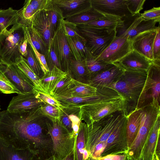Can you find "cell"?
Returning <instances> with one entry per match:
<instances>
[{"mask_svg":"<svg viewBox=\"0 0 160 160\" xmlns=\"http://www.w3.org/2000/svg\"><path fill=\"white\" fill-rule=\"evenodd\" d=\"M39 108L27 112H0V138L17 149L29 148L37 160H45L53 156V143L47 125L49 120Z\"/></svg>","mask_w":160,"mask_h":160,"instance_id":"6da1fadb","label":"cell"},{"mask_svg":"<svg viewBox=\"0 0 160 160\" xmlns=\"http://www.w3.org/2000/svg\"><path fill=\"white\" fill-rule=\"evenodd\" d=\"M147 77V73L125 71L118 80L109 87L122 97L123 110L127 116L137 109Z\"/></svg>","mask_w":160,"mask_h":160,"instance_id":"7a4b0ae2","label":"cell"},{"mask_svg":"<svg viewBox=\"0 0 160 160\" xmlns=\"http://www.w3.org/2000/svg\"><path fill=\"white\" fill-rule=\"evenodd\" d=\"M123 110L108 115L97 121L86 124V148L89 153L97 144L107 142L111 134L123 118Z\"/></svg>","mask_w":160,"mask_h":160,"instance_id":"3957f363","label":"cell"},{"mask_svg":"<svg viewBox=\"0 0 160 160\" xmlns=\"http://www.w3.org/2000/svg\"><path fill=\"white\" fill-rule=\"evenodd\" d=\"M25 29V26L18 23L0 35V63L15 64L22 56L19 47L26 38Z\"/></svg>","mask_w":160,"mask_h":160,"instance_id":"277c9868","label":"cell"},{"mask_svg":"<svg viewBox=\"0 0 160 160\" xmlns=\"http://www.w3.org/2000/svg\"><path fill=\"white\" fill-rule=\"evenodd\" d=\"M76 24L86 41L87 48L95 58L105 50L116 36V30H109L83 24Z\"/></svg>","mask_w":160,"mask_h":160,"instance_id":"5b68a950","label":"cell"},{"mask_svg":"<svg viewBox=\"0 0 160 160\" xmlns=\"http://www.w3.org/2000/svg\"><path fill=\"white\" fill-rule=\"evenodd\" d=\"M141 121L137 135L129 148L128 154L135 160H139L142 151L150 130L160 114L159 104L152 102L140 108Z\"/></svg>","mask_w":160,"mask_h":160,"instance_id":"8992f818","label":"cell"},{"mask_svg":"<svg viewBox=\"0 0 160 160\" xmlns=\"http://www.w3.org/2000/svg\"><path fill=\"white\" fill-rule=\"evenodd\" d=\"M53 143V156L56 160H62L73 149L76 136L70 133L59 120L47 123Z\"/></svg>","mask_w":160,"mask_h":160,"instance_id":"52a82bcc","label":"cell"},{"mask_svg":"<svg viewBox=\"0 0 160 160\" xmlns=\"http://www.w3.org/2000/svg\"><path fill=\"white\" fill-rule=\"evenodd\" d=\"M160 60L152 61L147 72L144 86L139 98L137 108L150 105L152 102L160 104Z\"/></svg>","mask_w":160,"mask_h":160,"instance_id":"ba28073f","label":"cell"},{"mask_svg":"<svg viewBox=\"0 0 160 160\" xmlns=\"http://www.w3.org/2000/svg\"><path fill=\"white\" fill-rule=\"evenodd\" d=\"M123 100L119 99L79 106L81 121L88 124L99 120L116 111L123 110Z\"/></svg>","mask_w":160,"mask_h":160,"instance_id":"9c48e42d","label":"cell"},{"mask_svg":"<svg viewBox=\"0 0 160 160\" xmlns=\"http://www.w3.org/2000/svg\"><path fill=\"white\" fill-rule=\"evenodd\" d=\"M133 50L132 41L125 37L116 36L109 46L95 59L112 64L121 59Z\"/></svg>","mask_w":160,"mask_h":160,"instance_id":"30bf717a","label":"cell"},{"mask_svg":"<svg viewBox=\"0 0 160 160\" xmlns=\"http://www.w3.org/2000/svg\"><path fill=\"white\" fill-rule=\"evenodd\" d=\"M127 116L120 121L107 141V144L101 157L109 154L126 153L128 148L126 136Z\"/></svg>","mask_w":160,"mask_h":160,"instance_id":"8fae6325","label":"cell"},{"mask_svg":"<svg viewBox=\"0 0 160 160\" xmlns=\"http://www.w3.org/2000/svg\"><path fill=\"white\" fill-rule=\"evenodd\" d=\"M0 72L7 78L21 94L38 91L33 83L15 64L0 63Z\"/></svg>","mask_w":160,"mask_h":160,"instance_id":"7c38bea8","label":"cell"},{"mask_svg":"<svg viewBox=\"0 0 160 160\" xmlns=\"http://www.w3.org/2000/svg\"><path fill=\"white\" fill-rule=\"evenodd\" d=\"M152 62L133 49L121 59L112 64L124 71L147 73Z\"/></svg>","mask_w":160,"mask_h":160,"instance_id":"4fadbf2b","label":"cell"},{"mask_svg":"<svg viewBox=\"0 0 160 160\" xmlns=\"http://www.w3.org/2000/svg\"><path fill=\"white\" fill-rule=\"evenodd\" d=\"M92 8L105 14L110 15L122 18L132 15L125 4V0H91Z\"/></svg>","mask_w":160,"mask_h":160,"instance_id":"5bb4252c","label":"cell"},{"mask_svg":"<svg viewBox=\"0 0 160 160\" xmlns=\"http://www.w3.org/2000/svg\"><path fill=\"white\" fill-rule=\"evenodd\" d=\"M37 91L18 94L13 97L7 110L11 112H27L39 107L44 103L36 97Z\"/></svg>","mask_w":160,"mask_h":160,"instance_id":"9a60e30c","label":"cell"},{"mask_svg":"<svg viewBox=\"0 0 160 160\" xmlns=\"http://www.w3.org/2000/svg\"><path fill=\"white\" fill-rule=\"evenodd\" d=\"M62 21L53 38L61 70L66 72L68 62L72 56L63 27Z\"/></svg>","mask_w":160,"mask_h":160,"instance_id":"2e32d148","label":"cell"},{"mask_svg":"<svg viewBox=\"0 0 160 160\" xmlns=\"http://www.w3.org/2000/svg\"><path fill=\"white\" fill-rule=\"evenodd\" d=\"M124 71L118 66L112 64L108 68L91 78L88 84L95 88L109 87L116 82Z\"/></svg>","mask_w":160,"mask_h":160,"instance_id":"e0dca14e","label":"cell"},{"mask_svg":"<svg viewBox=\"0 0 160 160\" xmlns=\"http://www.w3.org/2000/svg\"><path fill=\"white\" fill-rule=\"evenodd\" d=\"M158 28L142 33L135 37L131 41L133 49L151 61H153V45Z\"/></svg>","mask_w":160,"mask_h":160,"instance_id":"ac0fdd59","label":"cell"},{"mask_svg":"<svg viewBox=\"0 0 160 160\" xmlns=\"http://www.w3.org/2000/svg\"><path fill=\"white\" fill-rule=\"evenodd\" d=\"M62 11L64 19L92 7L91 0H51Z\"/></svg>","mask_w":160,"mask_h":160,"instance_id":"d6986e66","label":"cell"},{"mask_svg":"<svg viewBox=\"0 0 160 160\" xmlns=\"http://www.w3.org/2000/svg\"><path fill=\"white\" fill-rule=\"evenodd\" d=\"M0 160H37L29 148L19 149L6 144L0 138Z\"/></svg>","mask_w":160,"mask_h":160,"instance_id":"ffe728a7","label":"cell"},{"mask_svg":"<svg viewBox=\"0 0 160 160\" xmlns=\"http://www.w3.org/2000/svg\"><path fill=\"white\" fill-rule=\"evenodd\" d=\"M31 26L36 31L48 47L52 38L47 11L44 10L37 12L32 19Z\"/></svg>","mask_w":160,"mask_h":160,"instance_id":"44dd1931","label":"cell"},{"mask_svg":"<svg viewBox=\"0 0 160 160\" xmlns=\"http://www.w3.org/2000/svg\"><path fill=\"white\" fill-rule=\"evenodd\" d=\"M160 115H159L151 128L142 150V160H153L156 146L160 137Z\"/></svg>","mask_w":160,"mask_h":160,"instance_id":"7402d4cb","label":"cell"},{"mask_svg":"<svg viewBox=\"0 0 160 160\" xmlns=\"http://www.w3.org/2000/svg\"><path fill=\"white\" fill-rule=\"evenodd\" d=\"M66 73L73 80L84 83L88 84L90 78L85 60L78 61L72 57L68 63Z\"/></svg>","mask_w":160,"mask_h":160,"instance_id":"603a6c76","label":"cell"},{"mask_svg":"<svg viewBox=\"0 0 160 160\" xmlns=\"http://www.w3.org/2000/svg\"><path fill=\"white\" fill-rule=\"evenodd\" d=\"M127 118L126 136L129 149L136 138L139 128L141 121L140 108L136 109L128 114Z\"/></svg>","mask_w":160,"mask_h":160,"instance_id":"cb8c5ba5","label":"cell"},{"mask_svg":"<svg viewBox=\"0 0 160 160\" xmlns=\"http://www.w3.org/2000/svg\"><path fill=\"white\" fill-rule=\"evenodd\" d=\"M67 75L66 72L56 66H54L51 70L44 74L39 79V81L45 93L50 95L55 87Z\"/></svg>","mask_w":160,"mask_h":160,"instance_id":"d4e9b609","label":"cell"},{"mask_svg":"<svg viewBox=\"0 0 160 160\" xmlns=\"http://www.w3.org/2000/svg\"><path fill=\"white\" fill-rule=\"evenodd\" d=\"M86 124L81 121L74 146L75 160H87L89 154L86 148Z\"/></svg>","mask_w":160,"mask_h":160,"instance_id":"484cf974","label":"cell"},{"mask_svg":"<svg viewBox=\"0 0 160 160\" xmlns=\"http://www.w3.org/2000/svg\"><path fill=\"white\" fill-rule=\"evenodd\" d=\"M97 93V89L96 88L73 79L70 88L60 95H58L87 97L96 95Z\"/></svg>","mask_w":160,"mask_h":160,"instance_id":"4316f807","label":"cell"},{"mask_svg":"<svg viewBox=\"0 0 160 160\" xmlns=\"http://www.w3.org/2000/svg\"><path fill=\"white\" fill-rule=\"evenodd\" d=\"M103 17L93 21L83 24L99 28L115 30L122 27L123 24L122 19L115 16L104 14Z\"/></svg>","mask_w":160,"mask_h":160,"instance_id":"83f0119b","label":"cell"},{"mask_svg":"<svg viewBox=\"0 0 160 160\" xmlns=\"http://www.w3.org/2000/svg\"><path fill=\"white\" fill-rule=\"evenodd\" d=\"M66 36L72 57L77 61L84 60L88 50L85 39Z\"/></svg>","mask_w":160,"mask_h":160,"instance_id":"f1b7e54d","label":"cell"},{"mask_svg":"<svg viewBox=\"0 0 160 160\" xmlns=\"http://www.w3.org/2000/svg\"><path fill=\"white\" fill-rule=\"evenodd\" d=\"M19 10L11 7L0 10V35L9 26L18 23Z\"/></svg>","mask_w":160,"mask_h":160,"instance_id":"f546056e","label":"cell"},{"mask_svg":"<svg viewBox=\"0 0 160 160\" xmlns=\"http://www.w3.org/2000/svg\"><path fill=\"white\" fill-rule=\"evenodd\" d=\"M45 10L48 13L51 33L53 38L62 21L64 19L61 10L57 6L53 4L51 0H49Z\"/></svg>","mask_w":160,"mask_h":160,"instance_id":"4dcf8cb0","label":"cell"},{"mask_svg":"<svg viewBox=\"0 0 160 160\" xmlns=\"http://www.w3.org/2000/svg\"><path fill=\"white\" fill-rule=\"evenodd\" d=\"M104 15L92 8L64 20L76 24H83L96 20L103 17Z\"/></svg>","mask_w":160,"mask_h":160,"instance_id":"1f68e13d","label":"cell"},{"mask_svg":"<svg viewBox=\"0 0 160 160\" xmlns=\"http://www.w3.org/2000/svg\"><path fill=\"white\" fill-rule=\"evenodd\" d=\"M25 32L28 42L31 43L39 53L45 56L48 47L39 34L31 26H26Z\"/></svg>","mask_w":160,"mask_h":160,"instance_id":"d6a6232c","label":"cell"},{"mask_svg":"<svg viewBox=\"0 0 160 160\" xmlns=\"http://www.w3.org/2000/svg\"><path fill=\"white\" fill-rule=\"evenodd\" d=\"M15 64L33 83L38 91L45 93L44 89L40 83L39 78L29 67L25 60L22 56H21L20 58L17 59Z\"/></svg>","mask_w":160,"mask_h":160,"instance_id":"836d02e7","label":"cell"},{"mask_svg":"<svg viewBox=\"0 0 160 160\" xmlns=\"http://www.w3.org/2000/svg\"><path fill=\"white\" fill-rule=\"evenodd\" d=\"M85 61L91 77L108 68L112 64L97 61L88 49Z\"/></svg>","mask_w":160,"mask_h":160,"instance_id":"e575fe53","label":"cell"},{"mask_svg":"<svg viewBox=\"0 0 160 160\" xmlns=\"http://www.w3.org/2000/svg\"><path fill=\"white\" fill-rule=\"evenodd\" d=\"M36 12L30 3V0H25L23 7L20 9L18 23L25 26H31Z\"/></svg>","mask_w":160,"mask_h":160,"instance_id":"d590c367","label":"cell"},{"mask_svg":"<svg viewBox=\"0 0 160 160\" xmlns=\"http://www.w3.org/2000/svg\"><path fill=\"white\" fill-rule=\"evenodd\" d=\"M156 23L155 21L152 20H142L133 30L124 36H120L126 37L132 41L135 37L142 33L158 28V26L157 27L155 26Z\"/></svg>","mask_w":160,"mask_h":160,"instance_id":"8d00e7d4","label":"cell"},{"mask_svg":"<svg viewBox=\"0 0 160 160\" xmlns=\"http://www.w3.org/2000/svg\"><path fill=\"white\" fill-rule=\"evenodd\" d=\"M23 58L37 77L39 79L42 77L44 75L43 72L31 45L28 42L27 54Z\"/></svg>","mask_w":160,"mask_h":160,"instance_id":"74e56055","label":"cell"},{"mask_svg":"<svg viewBox=\"0 0 160 160\" xmlns=\"http://www.w3.org/2000/svg\"><path fill=\"white\" fill-rule=\"evenodd\" d=\"M45 57L49 71L51 70L54 66L61 69L53 38L50 42Z\"/></svg>","mask_w":160,"mask_h":160,"instance_id":"f35d334b","label":"cell"},{"mask_svg":"<svg viewBox=\"0 0 160 160\" xmlns=\"http://www.w3.org/2000/svg\"><path fill=\"white\" fill-rule=\"evenodd\" d=\"M39 108L40 113L51 122H54L59 120V113L58 108L44 103L41 105Z\"/></svg>","mask_w":160,"mask_h":160,"instance_id":"ab89813d","label":"cell"},{"mask_svg":"<svg viewBox=\"0 0 160 160\" xmlns=\"http://www.w3.org/2000/svg\"><path fill=\"white\" fill-rule=\"evenodd\" d=\"M72 79L67 74L55 87L52 91L50 95H60L67 91L72 83Z\"/></svg>","mask_w":160,"mask_h":160,"instance_id":"60d3db41","label":"cell"},{"mask_svg":"<svg viewBox=\"0 0 160 160\" xmlns=\"http://www.w3.org/2000/svg\"><path fill=\"white\" fill-rule=\"evenodd\" d=\"M0 92L6 94L14 93L21 94L18 90L1 72H0Z\"/></svg>","mask_w":160,"mask_h":160,"instance_id":"b9f144b4","label":"cell"},{"mask_svg":"<svg viewBox=\"0 0 160 160\" xmlns=\"http://www.w3.org/2000/svg\"><path fill=\"white\" fill-rule=\"evenodd\" d=\"M63 27L66 35L73 38L83 39L76 24L66 21H62Z\"/></svg>","mask_w":160,"mask_h":160,"instance_id":"7bdbcfd3","label":"cell"},{"mask_svg":"<svg viewBox=\"0 0 160 160\" xmlns=\"http://www.w3.org/2000/svg\"><path fill=\"white\" fill-rule=\"evenodd\" d=\"M141 17L142 20H152L159 22L160 20V7H153L150 10L144 11L141 14Z\"/></svg>","mask_w":160,"mask_h":160,"instance_id":"ee69618b","label":"cell"},{"mask_svg":"<svg viewBox=\"0 0 160 160\" xmlns=\"http://www.w3.org/2000/svg\"><path fill=\"white\" fill-rule=\"evenodd\" d=\"M145 0H125L128 9L132 15L140 13L143 9Z\"/></svg>","mask_w":160,"mask_h":160,"instance_id":"f6af8a7d","label":"cell"},{"mask_svg":"<svg viewBox=\"0 0 160 160\" xmlns=\"http://www.w3.org/2000/svg\"><path fill=\"white\" fill-rule=\"evenodd\" d=\"M36 97L43 102L58 108L61 106L60 103L50 95L44 92L37 91L36 93Z\"/></svg>","mask_w":160,"mask_h":160,"instance_id":"bcb514c9","label":"cell"},{"mask_svg":"<svg viewBox=\"0 0 160 160\" xmlns=\"http://www.w3.org/2000/svg\"><path fill=\"white\" fill-rule=\"evenodd\" d=\"M152 53L153 61L160 60V28L159 26L157 30L154 39L152 47Z\"/></svg>","mask_w":160,"mask_h":160,"instance_id":"7dc6e473","label":"cell"},{"mask_svg":"<svg viewBox=\"0 0 160 160\" xmlns=\"http://www.w3.org/2000/svg\"><path fill=\"white\" fill-rule=\"evenodd\" d=\"M125 156V153L109 154L100 157L95 159H92L93 160H124Z\"/></svg>","mask_w":160,"mask_h":160,"instance_id":"c3c4849f","label":"cell"},{"mask_svg":"<svg viewBox=\"0 0 160 160\" xmlns=\"http://www.w3.org/2000/svg\"><path fill=\"white\" fill-rule=\"evenodd\" d=\"M28 41L26 39L24 40L19 47V52L23 57H25L27 53Z\"/></svg>","mask_w":160,"mask_h":160,"instance_id":"681fc988","label":"cell"},{"mask_svg":"<svg viewBox=\"0 0 160 160\" xmlns=\"http://www.w3.org/2000/svg\"><path fill=\"white\" fill-rule=\"evenodd\" d=\"M154 156L156 158L160 160V137L158 138L157 142Z\"/></svg>","mask_w":160,"mask_h":160,"instance_id":"f907efd6","label":"cell"},{"mask_svg":"<svg viewBox=\"0 0 160 160\" xmlns=\"http://www.w3.org/2000/svg\"><path fill=\"white\" fill-rule=\"evenodd\" d=\"M62 160H75L74 147L72 151Z\"/></svg>","mask_w":160,"mask_h":160,"instance_id":"816d5d0a","label":"cell"},{"mask_svg":"<svg viewBox=\"0 0 160 160\" xmlns=\"http://www.w3.org/2000/svg\"><path fill=\"white\" fill-rule=\"evenodd\" d=\"M124 160H135L132 158L131 157L128 153H125V156ZM139 160H142L141 157Z\"/></svg>","mask_w":160,"mask_h":160,"instance_id":"f5cc1de1","label":"cell"},{"mask_svg":"<svg viewBox=\"0 0 160 160\" xmlns=\"http://www.w3.org/2000/svg\"><path fill=\"white\" fill-rule=\"evenodd\" d=\"M45 160H56L55 159L54 157L53 156H52L51 157H50V158H49L47 159H46Z\"/></svg>","mask_w":160,"mask_h":160,"instance_id":"db71d44e","label":"cell"},{"mask_svg":"<svg viewBox=\"0 0 160 160\" xmlns=\"http://www.w3.org/2000/svg\"><path fill=\"white\" fill-rule=\"evenodd\" d=\"M87 160H93L90 157H89L87 159Z\"/></svg>","mask_w":160,"mask_h":160,"instance_id":"11a10c76","label":"cell"},{"mask_svg":"<svg viewBox=\"0 0 160 160\" xmlns=\"http://www.w3.org/2000/svg\"><path fill=\"white\" fill-rule=\"evenodd\" d=\"M153 160H159L156 158L155 157V156H154V158H153Z\"/></svg>","mask_w":160,"mask_h":160,"instance_id":"9f6ffc18","label":"cell"},{"mask_svg":"<svg viewBox=\"0 0 160 160\" xmlns=\"http://www.w3.org/2000/svg\"><path fill=\"white\" fill-rule=\"evenodd\" d=\"M0 110H1V108H0Z\"/></svg>","mask_w":160,"mask_h":160,"instance_id":"6f0895ef","label":"cell"}]
</instances>
